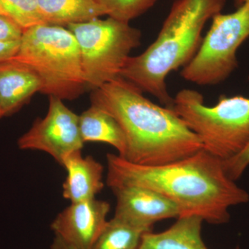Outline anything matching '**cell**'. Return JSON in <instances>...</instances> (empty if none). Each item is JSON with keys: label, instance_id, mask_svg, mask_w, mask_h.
<instances>
[{"label": "cell", "instance_id": "6da1fadb", "mask_svg": "<svg viewBox=\"0 0 249 249\" xmlns=\"http://www.w3.org/2000/svg\"><path fill=\"white\" fill-rule=\"evenodd\" d=\"M109 188L136 186L157 191L178 205L181 215L199 216L222 224L232 206L249 201V194L229 178L222 160L202 149L182 160L156 165L131 163L119 155H107Z\"/></svg>", "mask_w": 249, "mask_h": 249}, {"label": "cell", "instance_id": "7a4b0ae2", "mask_svg": "<svg viewBox=\"0 0 249 249\" xmlns=\"http://www.w3.org/2000/svg\"><path fill=\"white\" fill-rule=\"evenodd\" d=\"M92 91L91 104L107 111L121 126L126 141L122 158L131 163L163 165L204 149L200 139L173 109L152 102L123 77Z\"/></svg>", "mask_w": 249, "mask_h": 249}, {"label": "cell", "instance_id": "3957f363", "mask_svg": "<svg viewBox=\"0 0 249 249\" xmlns=\"http://www.w3.org/2000/svg\"><path fill=\"white\" fill-rule=\"evenodd\" d=\"M226 0H176L160 34L146 50L129 56L120 76L173 109L166 78L184 67L195 56L206 23L222 13Z\"/></svg>", "mask_w": 249, "mask_h": 249}, {"label": "cell", "instance_id": "277c9868", "mask_svg": "<svg viewBox=\"0 0 249 249\" xmlns=\"http://www.w3.org/2000/svg\"><path fill=\"white\" fill-rule=\"evenodd\" d=\"M14 58L36 71L44 94L73 101L87 89L78 42L68 29L42 24L25 29Z\"/></svg>", "mask_w": 249, "mask_h": 249}, {"label": "cell", "instance_id": "5b68a950", "mask_svg": "<svg viewBox=\"0 0 249 249\" xmlns=\"http://www.w3.org/2000/svg\"><path fill=\"white\" fill-rule=\"evenodd\" d=\"M173 109L200 139L204 150L222 161L248 145L249 98L221 96L215 106L209 107L200 92L183 89L174 98Z\"/></svg>", "mask_w": 249, "mask_h": 249}, {"label": "cell", "instance_id": "8992f818", "mask_svg": "<svg viewBox=\"0 0 249 249\" xmlns=\"http://www.w3.org/2000/svg\"><path fill=\"white\" fill-rule=\"evenodd\" d=\"M67 27L78 42L87 89L92 91L120 76L129 53L142 39L138 29L109 17Z\"/></svg>", "mask_w": 249, "mask_h": 249}, {"label": "cell", "instance_id": "52a82bcc", "mask_svg": "<svg viewBox=\"0 0 249 249\" xmlns=\"http://www.w3.org/2000/svg\"><path fill=\"white\" fill-rule=\"evenodd\" d=\"M195 56L183 67V79L198 85H214L238 67L237 52L249 37V0L233 13L218 14Z\"/></svg>", "mask_w": 249, "mask_h": 249}, {"label": "cell", "instance_id": "ba28073f", "mask_svg": "<svg viewBox=\"0 0 249 249\" xmlns=\"http://www.w3.org/2000/svg\"><path fill=\"white\" fill-rule=\"evenodd\" d=\"M84 144L80 135L79 116L65 106L62 100L54 96H49L45 118L36 119L18 141L21 150L45 152L60 165L67 155L82 150Z\"/></svg>", "mask_w": 249, "mask_h": 249}, {"label": "cell", "instance_id": "9c48e42d", "mask_svg": "<svg viewBox=\"0 0 249 249\" xmlns=\"http://www.w3.org/2000/svg\"><path fill=\"white\" fill-rule=\"evenodd\" d=\"M110 206L94 198L71 203L51 224L54 235L77 249H91L107 222Z\"/></svg>", "mask_w": 249, "mask_h": 249}, {"label": "cell", "instance_id": "30bf717a", "mask_svg": "<svg viewBox=\"0 0 249 249\" xmlns=\"http://www.w3.org/2000/svg\"><path fill=\"white\" fill-rule=\"evenodd\" d=\"M115 195L114 215L151 231L156 222L181 215L178 205L153 190L126 186L111 188Z\"/></svg>", "mask_w": 249, "mask_h": 249}, {"label": "cell", "instance_id": "8fae6325", "mask_svg": "<svg viewBox=\"0 0 249 249\" xmlns=\"http://www.w3.org/2000/svg\"><path fill=\"white\" fill-rule=\"evenodd\" d=\"M42 89L36 71L13 58L0 62V106L4 116L12 115Z\"/></svg>", "mask_w": 249, "mask_h": 249}, {"label": "cell", "instance_id": "7c38bea8", "mask_svg": "<svg viewBox=\"0 0 249 249\" xmlns=\"http://www.w3.org/2000/svg\"><path fill=\"white\" fill-rule=\"evenodd\" d=\"M67 171L62 196L71 203L94 199L103 189V167L91 156L83 157L82 150L71 152L62 161Z\"/></svg>", "mask_w": 249, "mask_h": 249}, {"label": "cell", "instance_id": "4fadbf2b", "mask_svg": "<svg viewBox=\"0 0 249 249\" xmlns=\"http://www.w3.org/2000/svg\"><path fill=\"white\" fill-rule=\"evenodd\" d=\"M196 215L182 216L164 231L147 232L138 249H209L201 235L204 222Z\"/></svg>", "mask_w": 249, "mask_h": 249}, {"label": "cell", "instance_id": "5bb4252c", "mask_svg": "<svg viewBox=\"0 0 249 249\" xmlns=\"http://www.w3.org/2000/svg\"><path fill=\"white\" fill-rule=\"evenodd\" d=\"M79 129L84 143L105 142L116 148L120 157H124L126 141L124 132L115 119L107 111L91 104L79 116Z\"/></svg>", "mask_w": 249, "mask_h": 249}, {"label": "cell", "instance_id": "9a60e30c", "mask_svg": "<svg viewBox=\"0 0 249 249\" xmlns=\"http://www.w3.org/2000/svg\"><path fill=\"white\" fill-rule=\"evenodd\" d=\"M45 24L67 27L106 16L97 0H37Z\"/></svg>", "mask_w": 249, "mask_h": 249}, {"label": "cell", "instance_id": "2e32d148", "mask_svg": "<svg viewBox=\"0 0 249 249\" xmlns=\"http://www.w3.org/2000/svg\"><path fill=\"white\" fill-rule=\"evenodd\" d=\"M124 218L108 221L91 249H138L142 235L150 232Z\"/></svg>", "mask_w": 249, "mask_h": 249}, {"label": "cell", "instance_id": "e0dca14e", "mask_svg": "<svg viewBox=\"0 0 249 249\" xmlns=\"http://www.w3.org/2000/svg\"><path fill=\"white\" fill-rule=\"evenodd\" d=\"M0 8L24 30L45 24L37 0H0Z\"/></svg>", "mask_w": 249, "mask_h": 249}, {"label": "cell", "instance_id": "ac0fdd59", "mask_svg": "<svg viewBox=\"0 0 249 249\" xmlns=\"http://www.w3.org/2000/svg\"><path fill=\"white\" fill-rule=\"evenodd\" d=\"M157 0H97L106 16L121 22L142 16L154 6Z\"/></svg>", "mask_w": 249, "mask_h": 249}, {"label": "cell", "instance_id": "d6986e66", "mask_svg": "<svg viewBox=\"0 0 249 249\" xmlns=\"http://www.w3.org/2000/svg\"><path fill=\"white\" fill-rule=\"evenodd\" d=\"M222 163L229 178L235 181L240 178L249 165V142L240 153Z\"/></svg>", "mask_w": 249, "mask_h": 249}, {"label": "cell", "instance_id": "ffe728a7", "mask_svg": "<svg viewBox=\"0 0 249 249\" xmlns=\"http://www.w3.org/2000/svg\"><path fill=\"white\" fill-rule=\"evenodd\" d=\"M24 32L19 24L9 16L0 15V42L19 41Z\"/></svg>", "mask_w": 249, "mask_h": 249}, {"label": "cell", "instance_id": "44dd1931", "mask_svg": "<svg viewBox=\"0 0 249 249\" xmlns=\"http://www.w3.org/2000/svg\"><path fill=\"white\" fill-rule=\"evenodd\" d=\"M20 40L0 42V62L13 58L18 53Z\"/></svg>", "mask_w": 249, "mask_h": 249}, {"label": "cell", "instance_id": "7402d4cb", "mask_svg": "<svg viewBox=\"0 0 249 249\" xmlns=\"http://www.w3.org/2000/svg\"><path fill=\"white\" fill-rule=\"evenodd\" d=\"M50 249H77L72 246L68 245L66 242H64L58 237L55 236L52 245L50 246Z\"/></svg>", "mask_w": 249, "mask_h": 249}, {"label": "cell", "instance_id": "603a6c76", "mask_svg": "<svg viewBox=\"0 0 249 249\" xmlns=\"http://www.w3.org/2000/svg\"><path fill=\"white\" fill-rule=\"evenodd\" d=\"M232 1H233L234 4H235L236 7L238 8L242 6L247 0H232Z\"/></svg>", "mask_w": 249, "mask_h": 249}, {"label": "cell", "instance_id": "cb8c5ba5", "mask_svg": "<svg viewBox=\"0 0 249 249\" xmlns=\"http://www.w3.org/2000/svg\"><path fill=\"white\" fill-rule=\"evenodd\" d=\"M3 116H4V114H3L2 109H1V106H0V119Z\"/></svg>", "mask_w": 249, "mask_h": 249}, {"label": "cell", "instance_id": "d4e9b609", "mask_svg": "<svg viewBox=\"0 0 249 249\" xmlns=\"http://www.w3.org/2000/svg\"><path fill=\"white\" fill-rule=\"evenodd\" d=\"M0 15H5V16H7V15L5 14L4 11H2V9H1V8H0Z\"/></svg>", "mask_w": 249, "mask_h": 249}, {"label": "cell", "instance_id": "484cf974", "mask_svg": "<svg viewBox=\"0 0 249 249\" xmlns=\"http://www.w3.org/2000/svg\"><path fill=\"white\" fill-rule=\"evenodd\" d=\"M240 249V248H239V247H236V248H235V249Z\"/></svg>", "mask_w": 249, "mask_h": 249}]
</instances>
